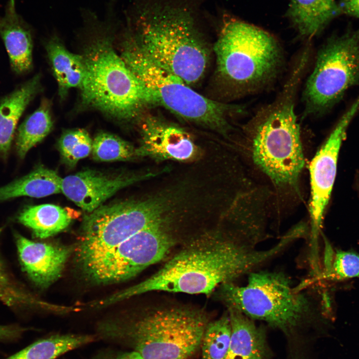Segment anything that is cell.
<instances>
[{
    "mask_svg": "<svg viewBox=\"0 0 359 359\" xmlns=\"http://www.w3.org/2000/svg\"><path fill=\"white\" fill-rule=\"evenodd\" d=\"M95 340V337L91 335H52L35 342L6 359H55Z\"/></svg>",
    "mask_w": 359,
    "mask_h": 359,
    "instance_id": "603a6c76",
    "label": "cell"
},
{
    "mask_svg": "<svg viewBox=\"0 0 359 359\" xmlns=\"http://www.w3.org/2000/svg\"><path fill=\"white\" fill-rule=\"evenodd\" d=\"M94 30L82 55L85 76L81 86L83 105L120 121L136 118L153 104L145 86L113 46L110 18L99 21L88 12Z\"/></svg>",
    "mask_w": 359,
    "mask_h": 359,
    "instance_id": "3957f363",
    "label": "cell"
},
{
    "mask_svg": "<svg viewBox=\"0 0 359 359\" xmlns=\"http://www.w3.org/2000/svg\"><path fill=\"white\" fill-rule=\"evenodd\" d=\"M325 275L335 280L359 278V255L349 251H337L331 253L327 248Z\"/></svg>",
    "mask_w": 359,
    "mask_h": 359,
    "instance_id": "f1b7e54d",
    "label": "cell"
},
{
    "mask_svg": "<svg viewBox=\"0 0 359 359\" xmlns=\"http://www.w3.org/2000/svg\"><path fill=\"white\" fill-rule=\"evenodd\" d=\"M72 219L69 209L49 203L27 206L17 217L20 223L30 229L35 236L40 239L62 231Z\"/></svg>",
    "mask_w": 359,
    "mask_h": 359,
    "instance_id": "7402d4cb",
    "label": "cell"
},
{
    "mask_svg": "<svg viewBox=\"0 0 359 359\" xmlns=\"http://www.w3.org/2000/svg\"><path fill=\"white\" fill-rule=\"evenodd\" d=\"M338 6L340 12L359 18V0H341Z\"/></svg>",
    "mask_w": 359,
    "mask_h": 359,
    "instance_id": "1f68e13d",
    "label": "cell"
},
{
    "mask_svg": "<svg viewBox=\"0 0 359 359\" xmlns=\"http://www.w3.org/2000/svg\"><path fill=\"white\" fill-rule=\"evenodd\" d=\"M136 148L121 138L105 132L99 133L93 140V158L100 162L128 161L137 158Z\"/></svg>",
    "mask_w": 359,
    "mask_h": 359,
    "instance_id": "4316f807",
    "label": "cell"
},
{
    "mask_svg": "<svg viewBox=\"0 0 359 359\" xmlns=\"http://www.w3.org/2000/svg\"><path fill=\"white\" fill-rule=\"evenodd\" d=\"M291 67L279 94L260 109L245 127L251 159L279 192L298 191L305 165L295 98L305 74Z\"/></svg>",
    "mask_w": 359,
    "mask_h": 359,
    "instance_id": "7a4b0ae2",
    "label": "cell"
},
{
    "mask_svg": "<svg viewBox=\"0 0 359 359\" xmlns=\"http://www.w3.org/2000/svg\"><path fill=\"white\" fill-rule=\"evenodd\" d=\"M141 12L133 36L143 52L189 86L198 82L206 70L209 49L189 11L155 5Z\"/></svg>",
    "mask_w": 359,
    "mask_h": 359,
    "instance_id": "5b68a950",
    "label": "cell"
},
{
    "mask_svg": "<svg viewBox=\"0 0 359 359\" xmlns=\"http://www.w3.org/2000/svg\"><path fill=\"white\" fill-rule=\"evenodd\" d=\"M62 180L55 171L39 166L28 174L0 187V201L22 196L39 198L62 192Z\"/></svg>",
    "mask_w": 359,
    "mask_h": 359,
    "instance_id": "44dd1931",
    "label": "cell"
},
{
    "mask_svg": "<svg viewBox=\"0 0 359 359\" xmlns=\"http://www.w3.org/2000/svg\"><path fill=\"white\" fill-rule=\"evenodd\" d=\"M359 84V29L329 38L320 48L302 94L304 116L330 111Z\"/></svg>",
    "mask_w": 359,
    "mask_h": 359,
    "instance_id": "30bf717a",
    "label": "cell"
},
{
    "mask_svg": "<svg viewBox=\"0 0 359 359\" xmlns=\"http://www.w3.org/2000/svg\"><path fill=\"white\" fill-rule=\"evenodd\" d=\"M155 175L152 173L110 174L87 170L62 179L61 190L68 198L88 213L121 189Z\"/></svg>",
    "mask_w": 359,
    "mask_h": 359,
    "instance_id": "5bb4252c",
    "label": "cell"
},
{
    "mask_svg": "<svg viewBox=\"0 0 359 359\" xmlns=\"http://www.w3.org/2000/svg\"><path fill=\"white\" fill-rule=\"evenodd\" d=\"M26 329L16 325H0V342H11L19 339Z\"/></svg>",
    "mask_w": 359,
    "mask_h": 359,
    "instance_id": "f546056e",
    "label": "cell"
},
{
    "mask_svg": "<svg viewBox=\"0 0 359 359\" xmlns=\"http://www.w3.org/2000/svg\"><path fill=\"white\" fill-rule=\"evenodd\" d=\"M93 359H144L134 351L127 352H109L100 354Z\"/></svg>",
    "mask_w": 359,
    "mask_h": 359,
    "instance_id": "4dcf8cb0",
    "label": "cell"
},
{
    "mask_svg": "<svg viewBox=\"0 0 359 359\" xmlns=\"http://www.w3.org/2000/svg\"><path fill=\"white\" fill-rule=\"evenodd\" d=\"M164 200H126L101 205L85 214L76 250L80 269L139 231L162 223Z\"/></svg>",
    "mask_w": 359,
    "mask_h": 359,
    "instance_id": "9c48e42d",
    "label": "cell"
},
{
    "mask_svg": "<svg viewBox=\"0 0 359 359\" xmlns=\"http://www.w3.org/2000/svg\"><path fill=\"white\" fill-rule=\"evenodd\" d=\"M258 245L231 230L203 236L151 276L108 297L106 302L110 305L153 291L208 295L216 287L257 270L287 248L283 240L264 250Z\"/></svg>",
    "mask_w": 359,
    "mask_h": 359,
    "instance_id": "6da1fadb",
    "label": "cell"
},
{
    "mask_svg": "<svg viewBox=\"0 0 359 359\" xmlns=\"http://www.w3.org/2000/svg\"><path fill=\"white\" fill-rule=\"evenodd\" d=\"M45 48L58 85L59 96L64 98L71 88H79L85 72L82 55L68 51L56 36L46 42Z\"/></svg>",
    "mask_w": 359,
    "mask_h": 359,
    "instance_id": "ffe728a7",
    "label": "cell"
},
{
    "mask_svg": "<svg viewBox=\"0 0 359 359\" xmlns=\"http://www.w3.org/2000/svg\"><path fill=\"white\" fill-rule=\"evenodd\" d=\"M209 321L203 313L170 308L100 328L103 337L124 343L144 359H187L200 346Z\"/></svg>",
    "mask_w": 359,
    "mask_h": 359,
    "instance_id": "ba28073f",
    "label": "cell"
},
{
    "mask_svg": "<svg viewBox=\"0 0 359 359\" xmlns=\"http://www.w3.org/2000/svg\"><path fill=\"white\" fill-rule=\"evenodd\" d=\"M14 236L22 268L33 283L44 288L60 277L70 255L69 248L35 242L18 233Z\"/></svg>",
    "mask_w": 359,
    "mask_h": 359,
    "instance_id": "9a60e30c",
    "label": "cell"
},
{
    "mask_svg": "<svg viewBox=\"0 0 359 359\" xmlns=\"http://www.w3.org/2000/svg\"><path fill=\"white\" fill-rule=\"evenodd\" d=\"M52 127L50 103L43 99L38 108L25 119L18 129L15 143L19 157L24 158L32 148L47 136Z\"/></svg>",
    "mask_w": 359,
    "mask_h": 359,
    "instance_id": "cb8c5ba5",
    "label": "cell"
},
{
    "mask_svg": "<svg viewBox=\"0 0 359 359\" xmlns=\"http://www.w3.org/2000/svg\"><path fill=\"white\" fill-rule=\"evenodd\" d=\"M248 275L244 286L228 282L219 287L218 296L227 308L286 334L310 325L320 312L315 288L307 281L295 286L280 271L256 270Z\"/></svg>",
    "mask_w": 359,
    "mask_h": 359,
    "instance_id": "277c9868",
    "label": "cell"
},
{
    "mask_svg": "<svg viewBox=\"0 0 359 359\" xmlns=\"http://www.w3.org/2000/svg\"><path fill=\"white\" fill-rule=\"evenodd\" d=\"M227 313L231 332L224 359H265L267 349L263 329L235 309L228 308Z\"/></svg>",
    "mask_w": 359,
    "mask_h": 359,
    "instance_id": "e0dca14e",
    "label": "cell"
},
{
    "mask_svg": "<svg viewBox=\"0 0 359 359\" xmlns=\"http://www.w3.org/2000/svg\"><path fill=\"white\" fill-rule=\"evenodd\" d=\"M359 110V96L340 119L309 164L311 195L308 237L311 255L319 253V235L336 178L340 149L347 129Z\"/></svg>",
    "mask_w": 359,
    "mask_h": 359,
    "instance_id": "7c38bea8",
    "label": "cell"
},
{
    "mask_svg": "<svg viewBox=\"0 0 359 359\" xmlns=\"http://www.w3.org/2000/svg\"><path fill=\"white\" fill-rule=\"evenodd\" d=\"M121 57L149 92L153 104L163 106L191 123L226 135L229 119L245 113V107L208 99L150 59L131 34L122 43Z\"/></svg>",
    "mask_w": 359,
    "mask_h": 359,
    "instance_id": "52a82bcc",
    "label": "cell"
},
{
    "mask_svg": "<svg viewBox=\"0 0 359 359\" xmlns=\"http://www.w3.org/2000/svg\"><path fill=\"white\" fill-rule=\"evenodd\" d=\"M0 37L7 50L11 67L17 74L32 67V38L30 28L18 13L15 0H8L0 16Z\"/></svg>",
    "mask_w": 359,
    "mask_h": 359,
    "instance_id": "2e32d148",
    "label": "cell"
},
{
    "mask_svg": "<svg viewBox=\"0 0 359 359\" xmlns=\"http://www.w3.org/2000/svg\"><path fill=\"white\" fill-rule=\"evenodd\" d=\"M213 49L218 76L235 97L267 87L278 76L283 64L282 48L276 37L241 20L224 25Z\"/></svg>",
    "mask_w": 359,
    "mask_h": 359,
    "instance_id": "8992f818",
    "label": "cell"
},
{
    "mask_svg": "<svg viewBox=\"0 0 359 359\" xmlns=\"http://www.w3.org/2000/svg\"><path fill=\"white\" fill-rule=\"evenodd\" d=\"M340 13L335 0H289L286 15L299 36L310 40Z\"/></svg>",
    "mask_w": 359,
    "mask_h": 359,
    "instance_id": "ac0fdd59",
    "label": "cell"
},
{
    "mask_svg": "<svg viewBox=\"0 0 359 359\" xmlns=\"http://www.w3.org/2000/svg\"><path fill=\"white\" fill-rule=\"evenodd\" d=\"M40 75L36 74L0 99V155L7 156L18 121L39 91Z\"/></svg>",
    "mask_w": 359,
    "mask_h": 359,
    "instance_id": "d6986e66",
    "label": "cell"
},
{
    "mask_svg": "<svg viewBox=\"0 0 359 359\" xmlns=\"http://www.w3.org/2000/svg\"><path fill=\"white\" fill-rule=\"evenodd\" d=\"M162 223L150 226L131 236L81 268L93 283L120 282L137 275L163 259L173 241Z\"/></svg>",
    "mask_w": 359,
    "mask_h": 359,
    "instance_id": "8fae6325",
    "label": "cell"
},
{
    "mask_svg": "<svg viewBox=\"0 0 359 359\" xmlns=\"http://www.w3.org/2000/svg\"><path fill=\"white\" fill-rule=\"evenodd\" d=\"M231 332L228 313L215 321L209 322L200 346L201 359H224L229 346Z\"/></svg>",
    "mask_w": 359,
    "mask_h": 359,
    "instance_id": "484cf974",
    "label": "cell"
},
{
    "mask_svg": "<svg viewBox=\"0 0 359 359\" xmlns=\"http://www.w3.org/2000/svg\"><path fill=\"white\" fill-rule=\"evenodd\" d=\"M93 140L83 129L68 130L63 133L58 143V150L64 164L74 168L78 162L88 156L92 152Z\"/></svg>",
    "mask_w": 359,
    "mask_h": 359,
    "instance_id": "83f0119b",
    "label": "cell"
},
{
    "mask_svg": "<svg viewBox=\"0 0 359 359\" xmlns=\"http://www.w3.org/2000/svg\"><path fill=\"white\" fill-rule=\"evenodd\" d=\"M140 133L137 157L187 162L199 156V148L186 131L159 117H146L142 122Z\"/></svg>",
    "mask_w": 359,
    "mask_h": 359,
    "instance_id": "4fadbf2b",
    "label": "cell"
},
{
    "mask_svg": "<svg viewBox=\"0 0 359 359\" xmlns=\"http://www.w3.org/2000/svg\"><path fill=\"white\" fill-rule=\"evenodd\" d=\"M0 302L12 309L43 308L45 302L36 298L18 282L0 258Z\"/></svg>",
    "mask_w": 359,
    "mask_h": 359,
    "instance_id": "d4e9b609",
    "label": "cell"
}]
</instances>
